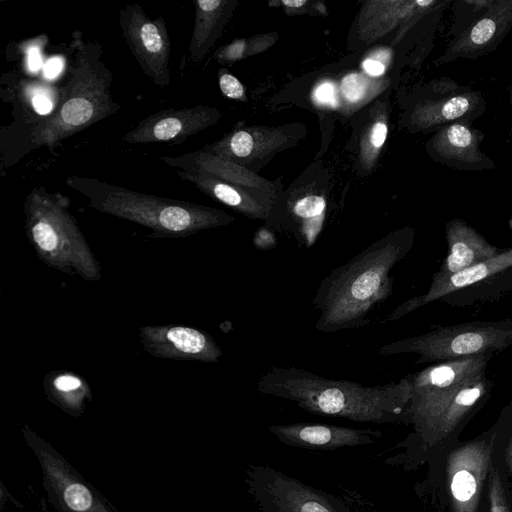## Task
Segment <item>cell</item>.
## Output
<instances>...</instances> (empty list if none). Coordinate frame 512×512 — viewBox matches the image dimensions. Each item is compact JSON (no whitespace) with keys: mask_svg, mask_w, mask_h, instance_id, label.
I'll return each instance as SVG.
<instances>
[{"mask_svg":"<svg viewBox=\"0 0 512 512\" xmlns=\"http://www.w3.org/2000/svg\"><path fill=\"white\" fill-rule=\"evenodd\" d=\"M325 200L322 196L309 195L299 199L294 207V214L301 219H316L325 210Z\"/></svg>","mask_w":512,"mask_h":512,"instance_id":"cb8c5ba5","label":"cell"},{"mask_svg":"<svg viewBox=\"0 0 512 512\" xmlns=\"http://www.w3.org/2000/svg\"><path fill=\"white\" fill-rule=\"evenodd\" d=\"M258 392L296 403L302 410L359 423L409 424L410 374L384 385L329 379L296 367L273 366L257 381Z\"/></svg>","mask_w":512,"mask_h":512,"instance_id":"6da1fadb","label":"cell"},{"mask_svg":"<svg viewBox=\"0 0 512 512\" xmlns=\"http://www.w3.org/2000/svg\"><path fill=\"white\" fill-rule=\"evenodd\" d=\"M100 54L98 44L77 41L76 53L67 80L59 90L56 107L32 130L31 141L35 147L55 146L120 109L110 93L112 72L100 60Z\"/></svg>","mask_w":512,"mask_h":512,"instance_id":"5b68a950","label":"cell"},{"mask_svg":"<svg viewBox=\"0 0 512 512\" xmlns=\"http://www.w3.org/2000/svg\"><path fill=\"white\" fill-rule=\"evenodd\" d=\"M486 109L480 90L444 76L424 86V95L415 105L411 121L420 130L435 132L452 123L472 125Z\"/></svg>","mask_w":512,"mask_h":512,"instance_id":"9c48e42d","label":"cell"},{"mask_svg":"<svg viewBox=\"0 0 512 512\" xmlns=\"http://www.w3.org/2000/svg\"><path fill=\"white\" fill-rule=\"evenodd\" d=\"M363 67L368 74L373 76L381 75L385 70V67L381 62L372 59L365 60Z\"/></svg>","mask_w":512,"mask_h":512,"instance_id":"d6a6232c","label":"cell"},{"mask_svg":"<svg viewBox=\"0 0 512 512\" xmlns=\"http://www.w3.org/2000/svg\"><path fill=\"white\" fill-rule=\"evenodd\" d=\"M65 184L83 195L90 208L145 226L153 231L154 238L187 237L233 221L210 207L133 191L92 177L72 175Z\"/></svg>","mask_w":512,"mask_h":512,"instance_id":"277c9868","label":"cell"},{"mask_svg":"<svg viewBox=\"0 0 512 512\" xmlns=\"http://www.w3.org/2000/svg\"><path fill=\"white\" fill-rule=\"evenodd\" d=\"M143 348L152 356L216 363L222 350L202 330L178 325H147L139 330Z\"/></svg>","mask_w":512,"mask_h":512,"instance_id":"7c38bea8","label":"cell"},{"mask_svg":"<svg viewBox=\"0 0 512 512\" xmlns=\"http://www.w3.org/2000/svg\"><path fill=\"white\" fill-rule=\"evenodd\" d=\"M223 5L221 0L195 1V23L188 47L192 61H201L213 42L218 19L223 14Z\"/></svg>","mask_w":512,"mask_h":512,"instance_id":"ffe728a7","label":"cell"},{"mask_svg":"<svg viewBox=\"0 0 512 512\" xmlns=\"http://www.w3.org/2000/svg\"><path fill=\"white\" fill-rule=\"evenodd\" d=\"M511 29L512 0H495L485 14L450 40L436 65L484 56L496 50Z\"/></svg>","mask_w":512,"mask_h":512,"instance_id":"4fadbf2b","label":"cell"},{"mask_svg":"<svg viewBox=\"0 0 512 512\" xmlns=\"http://www.w3.org/2000/svg\"><path fill=\"white\" fill-rule=\"evenodd\" d=\"M244 483L258 512H350L335 495L270 465L248 464Z\"/></svg>","mask_w":512,"mask_h":512,"instance_id":"ba28073f","label":"cell"},{"mask_svg":"<svg viewBox=\"0 0 512 512\" xmlns=\"http://www.w3.org/2000/svg\"><path fill=\"white\" fill-rule=\"evenodd\" d=\"M217 119V111L205 106L165 109L141 120L122 136L129 144L178 142L205 129Z\"/></svg>","mask_w":512,"mask_h":512,"instance_id":"2e32d148","label":"cell"},{"mask_svg":"<svg viewBox=\"0 0 512 512\" xmlns=\"http://www.w3.org/2000/svg\"><path fill=\"white\" fill-rule=\"evenodd\" d=\"M315 98L319 103L336 105V94L333 84L325 82L321 84L315 91Z\"/></svg>","mask_w":512,"mask_h":512,"instance_id":"83f0119b","label":"cell"},{"mask_svg":"<svg viewBox=\"0 0 512 512\" xmlns=\"http://www.w3.org/2000/svg\"><path fill=\"white\" fill-rule=\"evenodd\" d=\"M62 67V60L58 57H52L44 66V74L48 78H54L61 72Z\"/></svg>","mask_w":512,"mask_h":512,"instance_id":"1f68e13d","label":"cell"},{"mask_svg":"<svg viewBox=\"0 0 512 512\" xmlns=\"http://www.w3.org/2000/svg\"><path fill=\"white\" fill-rule=\"evenodd\" d=\"M32 106L38 114L43 116L49 115L54 109L51 99L44 94H36L32 98Z\"/></svg>","mask_w":512,"mask_h":512,"instance_id":"f546056e","label":"cell"},{"mask_svg":"<svg viewBox=\"0 0 512 512\" xmlns=\"http://www.w3.org/2000/svg\"><path fill=\"white\" fill-rule=\"evenodd\" d=\"M119 24L142 71L157 86H169L171 44L163 17L151 19L139 4H128L119 13Z\"/></svg>","mask_w":512,"mask_h":512,"instance_id":"30bf717a","label":"cell"},{"mask_svg":"<svg viewBox=\"0 0 512 512\" xmlns=\"http://www.w3.org/2000/svg\"><path fill=\"white\" fill-rule=\"evenodd\" d=\"M227 145L233 155L246 157L252 152L253 139L248 132L240 130L231 136Z\"/></svg>","mask_w":512,"mask_h":512,"instance_id":"484cf974","label":"cell"},{"mask_svg":"<svg viewBox=\"0 0 512 512\" xmlns=\"http://www.w3.org/2000/svg\"><path fill=\"white\" fill-rule=\"evenodd\" d=\"M70 201L42 186L33 188L24 200L25 231L39 259L50 268L78 275L87 281L101 278L100 264L75 218Z\"/></svg>","mask_w":512,"mask_h":512,"instance_id":"8992f818","label":"cell"},{"mask_svg":"<svg viewBox=\"0 0 512 512\" xmlns=\"http://www.w3.org/2000/svg\"><path fill=\"white\" fill-rule=\"evenodd\" d=\"M282 3L289 8H299L306 3V0H282Z\"/></svg>","mask_w":512,"mask_h":512,"instance_id":"e575fe53","label":"cell"},{"mask_svg":"<svg viewBox=\"0 0 512 512\" xmlns=\"http://www.w3.org/2000/svg\"><path fill=\"white\" fill-rule=\"evenodd\" d=\"M510 267H512V248L448 277H432L426 293L404 301L387 316L385 321L398 320L428 303L481 283Z\"/></svg>","mask_w":512,"mask_h":512,"instance_id":"e0dca14e","label":"cell"},{"mask_svg":"<svg viewBox=\"0 0 512 512\" xmlns=\"http://www.w3.org/2000/svg\"><path fill=\"white\" fill-rule=\"evenodd\" d=\"M493 353L438 362L410 374V419L423 443L450 434L483 400L492 381L486 371Z\"/></svg>","mask_w":512,"mask_h":512,"instance_id":"3957f363","label":"cell"},{"mask_svg":"<svg viewBox=\"0 0 512 512\" xmlns=\"http://www.w3.org/2000/svg\"><path fill=\"white\" fill-rule=\"evenodd\" d=\"M387 136V125L383 122H377L374 124L371 133V142L376 148H380Z\"/></svg>","mask_w":512,"mask_h":512,"instance_id":"4dcf8cb0","label":"cell"},{"mask_svg":"<svg viewBox=\"0 0 512 512\" xmlns=\"http://www.w3.org/2000/svg\"><path fill=\"white\" fill-rule=\"evenodd\" d=\"M445 237L448 253L433 277H448L491 259L503 251L489 243L482 234L459 218L446 223Z\"/></svg>","mask_w":512,"mask_h":512,"instance_id":"ac0fdd59","label":"cell"},{"mask_svg":"<svg viewBox=\"0 0 512 512\" xmlns=\"http://www.w3.org/2000/svg\"><path fill=\"white\" fill-rule=\"evenodd\" d=\"M63 496L67 506L74 511H87L93 504L90 491L81 483L73 482L67 485Z\"/></svg>","mask_w":512,"mask_h":512,"instance_id":"603a6c76","label":"cell"},{"mask_svg":"<svg viewBox=\"0 0 512 512\" xmlns=\"http://www.w3.org/2000/svg\"><path fill=\"white\" fill-rule=\"evenodd\" d=\"M489 512H511L500 475L494 467H490Z\"/></svg>","mask_w":512,"mask_h":512,"instance_id":"7402d4cb","label":"cell"},{"mask_svg":"<svg viewBox=\"0 0 512 512\" xmlns=\"http://www.w3.org/2000/svg\"><path fill=\"white\" fill-rule=\"evenodd\" d=\"M47 396L71 411L81 410L84 400L90 398L91 391L86 380L70 371H52L44 378Z\"/></svg>","mask_w":512,"mask_h":512,"instance_id":"d6986e66","label":"cell"},{"mask_svg":"<svg viewBox=\"0 0 512 512\" xmlns=\"http://www.w3.org/2000/svg\"><path fill=\"white\" fill-rule=\"evenodd\" d=\"M494 436L454 449L447 458V483L453 512H477L491 467Z\"/></svg>","mask_w":512,"mask_h":512,"instance_id":"8fae6325","label":"cell"},{"mask_svg":"<svg viewBox=\"0 0 512 512\" xmlns=\"http://www.w3.org/2000/svg\"><path fill=\"white\" fill-rule=\"evenodd\" d=\"M222 93L231 99H240L244 95V87L237 78L229 73H223L219 78Z\"/></svg>","mask_w":512,"mask_h":512,"instance_id":"4316f807","label":"cell"},{"mask_svg":"<svg viewBox=\"0 0 512 512\" xmlns=\"http://www.w3.org/2000/svg\"><path fill=\"white\" fill-rule=\"evenodd\" d=\"M253 244L257 249L269 250L276 246L275 237L267 230H259L253 240Z\"/></svg>","mask_w":512,"mask_h":512,"instance_id":"f1b7e54d","label":"cell"},{"mask_svg":"<svg viewBox=\"0 0 512 512\" xmlns=\"http://www.w3.org/2000/svg\"><path fill=\"white\" fill-rule=\"evenodd\" d=\"M484 133L467 123H452L435 131L426 148L434 161L461 171L494 169L496 164L482 150Z\"/></svg>","mask_w":512,"mask_h":512,"instance_id":"9a60e30c","label":"cell"},{"mask_svg":"<svg viewBox=\"0 0 512 512\" xmlns=\"http://www.w3.org/2000/svg\"><path fill=\"white\" fill-rule=\"evenodd\" d=\"M367 83L365 79L359 74H349L346 76L341 84V89L346 97L351 102L361 99L366 92Z\"/></svg>","mask_w":512,"mask_h":512,"instance_id":"d4e9b609","label":"cell"},{"mask_svg":"<svg viewBox=\"0 0 512 512\" xmlns=\"http://www.w3.org/2000/svg\"><path fill=\"white\" fill-rule=\"evenodd\" d=\"M512 345V319L441 326L424 334L387 343L380 356L415 353L416 364L438 363L502 351Z\"/></svg>","mask_w":512,"mask_h":512,"instance_id":"52a82bcc","label":"cell"},{"mask_svg":"<svg viewBox=\"0 0 512 512\" xmlns=\"http://www.w3.org/2000/svg\"><path fill=\"white\" fill-rule=\"evenodd\" d=\"M509 102L512 105V84L509 87Z\"/></svg>","mask_w":512,"mask_h":512,"instance_id":"8d00e7d4","label":"cell"},{"mask_svg":"<svg viewBox=\"0 0 512 512\" xmlns=\"http://www.w3.org/2000/svg\"><path fill=\"white\" fill-rule=\"evenodd\" d=\"M495 0H457L452 2L453 21L449 35H460L493 5Z\"/></svg>","mask_w":512,"mask_h":512,"instance_id":"44dd1931","label":"cell"},{"mask_svg":"<svg viewBox=\"0 0 512 512\" xmlns=\"http://www.w3.org/2000/svg\"><path fill=\"white\" fill-rule=\"evenodd\" d=\"M415 231L405 227L374 242L320 282L312 300L322 333L357 329L368 313L392 294V268L412 249Z\"/></svg>","mask_w":512,"mask_h":512,"instance_id":"7a4b0ae2","label":"cell"},{"mask_svg":"<svg viewBox=\"0 0 512 512\" xmlns=\"http://www.w3.org/2000/svg\"><path fill=\"white\" fill-rule=\"evenodd\" d=\"M28 65L33 71L38 70L42 65V59L37 47H31L28 51Z\"/></svg>","mask_w":512,"mask_h":512,"instance_id":"836d02e7","label":"cell"},{"mask_svg":"<svg viewBox=\"0 0 512 512\" xmlns=\"http://www.w3.org/2000/svg\"><path fill=\"white\" fill-rule=\"evenodd\" d=\"M507 464L511 470V473H512V437L510 439V442L508 444V449H507Z\"/></svg>","mask_w":512,"mask_h":512,"instance_id":"d590c367","label":"cell"},{"mask_svg":"<svg viewBox=\"0 0 512 512\" xmlns=\"http://www.w3.org/2000/svg\"><path fill=\"white\" fill-rule=\"evenodd\" d=\"M267 430L279 442L307 450H337L376 443L382 431L352 428L325 423H291L269 425Z\"/></svg>","mask_w":512,"mask_h":512,"instance_id":"5bb4252c","label":"cell"}]
</instances>
